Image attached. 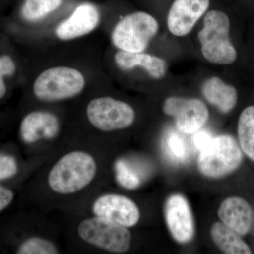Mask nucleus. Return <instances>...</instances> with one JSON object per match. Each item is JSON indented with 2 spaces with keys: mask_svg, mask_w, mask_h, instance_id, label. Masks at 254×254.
<instances>
[{
  "mask_svg": "<svg viewBox=\"0 0 254 254\" xmlns=\"http://www.w3.org/2000/svg\"><path fill=\"white\" fill-rule=\"evenodd\" d=\"M96 173L97 163L93 155L75 150L55 164L48 175V185L55 193L72 194L88 187Z\"/></svg>",
  "mask_w": 254,
  "mask_h": 254,
  "instance_id": "nucleus-1",
  "label": "nucleus"
},
{
  "mask_svg": "<svg viewBox=\"0 0 254 254\" xmlns=\"http://www.w3.org/2000/svg\"><path fill=\"white\" fill-rule=\"evenodd\" d=\"M230 21L225 13L212 10L205 14L203 27L198 34L205 59L217 64H230L237 53L230 39Z\"/></svg>",
  "mask_w": 254,
  "mask_h": 254,
  "instance_id": "nucleus-2",
  "label": "nucleus"
},
{
  "mask_svg": "<svg viewBox=\"0 0 254 254\" xmlns=\"http://www.w3.org/2000/svg\"><path fill=\"white\" fill-rule=\"evenodd\" d=\"M85 84L81 71L68 66H55L43 71L36 78L33 91L41 101H61L81 93Z\"/></svg>",
  "mask_w": 254,
  "mask_h": 254,
  "instance_id": "nucleus-3",
  "label": "nucleus"
},
{
  "mask_svg": "<svg viewBox=\"0 0 254 254\" xmlns=\"http://www.w3.org/2000/svg\"><path fill=\"white\" fill-rule=\"evenodd\" d=\"M243 159L240 145L230 135L213 137L200 150L198 170L210 178H220L233 173L240 166Z\"/></svg>",
  "mask_w": 254,
  "mask_h": 254,
  "instance_id": "nucleus-4",
  "label": "nucleus"
},
{
  "mask_svg": "<svg viewBox=\"0 0 254 254\" xmlns=\"http://www.w3.org/2000/svg\"><path fill=\"white\" fill-rule=\"evenodd\" d=\"M158 21L148 13L138 11L120 20L112 33L114 46L122 51L143 53L158 33Z\"/></svg>",
  "mask_w": 254,
  "mask_h": 254,
  "instance_id": "nucleus-5",
  "label": "nucleus"
},
{
  "mask_svg": "<svg viewBox=\"0 0 254 254\" xmlns=\"http://www.w3.org/2000/svg\"><path fill=\"white\" fill-rule=\"evenodd\" d=\"M82 240L100 250L123 254L131 247V235L128 227L100 217L85 219L78 225Z\"/></svg>",
  "mask_w": 254,
  "mask_h": 254,
  "instance_id": "nucleus-6",
  "label": "nucleus"
},
{
  "mask_svg": "<svg viewBox=\"0 0 254 254\" xmlns=\"http://www.w3.org/2000/svg\"><path fill=\"white\" fill-rule=\"evenodd\" d=\"M86 113L93 127L106 132L126 128L135 120V112L131 105L110 97L92 100L87 106Z\"/></svg>",
  "mask_w": 254,
  "mask_h": 254,
  "instance_id": "nucleus-7",
  "label": "nucleus"
},
{
  "mask_svg": "<svg viewBox=\"0 0 254 254\" xmlns=\"http://www.w3.org/2000/svg\"><path fill=\"white\" fill-rule=\"evenodd\" d=\"M164 113L173 117L179 131L194 133L201 129L208 121V108L201 100L170 97L163 105Z\"/></svg>",
  "mask_w": 254,
  "mask_h": 254,
  "instance_id": "nucleus-8",
  "label": "nucleus"
},
{
  "mask_svg": "<svg viewBox=\"0 0 254 254\" xmlns=\"http://www.w3.org/2000/svg\"><path fill=\"white\" fill-rule=\"evenodd\" d=\"M165 218L169 231L176 242L187 244L193 238L194 220L190 203L182 194L170 195L165 202Z\"/></svg>",
  "mask_w": 254,
  "mask_h": 254,
  "instance_id": "nucleus-9",
  "label": "nucleus"
},
{
  "mask_svg": "<svg viewBox=\"0 0 254 254\" xmlns=\"http://www.w3.org/2000/svg\"><path fill=\"white\" fill-rule=\"evenodd\" d=\"M95 216L108 219L127 227H133L140 219V211L134 202L125 195L105 194L93 205Z\"/></svg>",
  "mask_w": 254,
  "mask_h": 254,
  "instance_id": "nucleus-10",
  "label": "nucleus"
},
{
  "mask_svg": "<svg viewBox=\"0 0 254 254\" xmlns=\"http://www.w3.org/2000/svg\"><path fill=\"white\" fill-rule=\"evenodd\" d=\"M210 0H175L168 16L169 31L174 36H187L208 9Z\"/></svg>",
  "mask_w": 254,
  "mask_h": 254,
  "instance_id": "nucleus-11",
  "label": "nucleus"
},
{
  "mask_svg": "<svg viewBox=\"0 0 254 254\" xmlns=\"http://www.w3.org/2000/svg\"><path fill=\"white\" fill-rule=\"evenodd\" d=\"M58 117L47 111H33L23 117L19 125V136L23 143L33 144L42 139H53L59 133Z\"/></svg>",
  "mask_w": 254,
  "mask_h": 254,
  "instance_id": "nucleus-12",
  "label": "nucleus"
},
{
  "mask_svg": "<svg viewBox=\"0 0 254 254\" xmlns=\"http://www.w3.org/2000/svg\"><path fill=\"white\" fill-rule=\"evenodd\" d=\"M98 8L91 3H83L76 7L71 16L58 25L56 36L63 41H71L91 33L100 23Z\"/></svg>",
  "mask_w": 254,
  "mask_h": 254,
  "instance_id": "nucleus-13",
  "label": "nucleus"
},
{
  "mask_svg": "<svg viewBox=\"0 0 254 254\" xmlns=\"http://www.w3.org/2000/svg\"><path fill=\"white\" fill-rule=\"evenodd\" d=\"M218 216L225 225L240 236L247 235L252 228V207L247 200L240 197H230L224 200L219 208Z\"/></svg>",
  "mask_w": 254,
  "mask_h": 254,
  "instance_id": "nucleus-14",
  "label": "nucleus"
},
{
  "mask_svg": "<svg viewBox=\"0 0 254 254\" xmlns=\"http://www.w3.org/2000/svg\"><path fill=\"white\" fill-rule=\"evenodd\" d=\"M115 61L118 67L128 71L141 67L148 72L150 77L160 79L166 73V63L158 57L143 53H128L119 51L115 55Z\"/></svg>",
  "mask_w": 254,
  "mask_h": 254,
  "instance_id": "nucleus-15",
  "label": "nucleus"
},
{
  "mask_svg": "<svg viewBox=\"0 0 254 254\" xmlns=\"http://www.w3.org/2000/svg\"><path fill=\"white\" fill-rule=\"evenodd\" d=\"M202 91L207 101L222 113H229L237 104V90L216 76L205 82Z\"/></svg>",
  "mask_w": 254,
  "mask_h": 254,
  "instance_id": "nucleus-16",
  "label": "nucleus"
},
{
  "mask_svg": "<svg viewBox=\"0 0 254 254\" xmlns=\"http://www.w3.org/2000/svg\"><path fill=\"white\" fill-rule=\"evenodd\" d=\"M212 238L217 247L227 254H250L252 250L240 235L225 225L215 222L210 230Z\"/></svg>",
  "mask_w": 254,
  "mask_h": 254,
  "instance_id": "nucleus-17",
  "label": "nucleus"
},
{
  "mask_svg": "<svg viewBox=\"0 0 254 254\" xmlns=\"http://www.w3.org/2000/svg\"><path fill=\"white\" fill-rule=\"evenodd\" d=\"M63 0H24L20 16L28 23L38 22L60 7Z\"/></svg>",
  "mask_w": 254,
  "mask_h": 254,
  "instance_id": "nucleus-18",
  "label": "nucleus"
},
{
  "mask_svg": "<svg viewBox=\"0 0 254 254\" xmlns=\"http://www.w3.org/2000/svg\"><path fill=\"white\" fill-rule=\"evenodd\" d=\"M237 131L240 148L254 162V106L248 107L241 113Z\"/></svg>",
  "mask_w": 254,
  "mask_h": 254,
  "instance_id": "nucleus-19",
  "label": "nucleus"
},
{
  "mask_svg": "<svg viewBox=\"0 0 254 254\" xmlns=\"http://www.w3.org/2000/svg\"><path fill=\"white\" fill-rule=\"evenodd\" d=\"M165 153L169 158L177 163H186L190 156V145L181 133L170 131L163 141Z\"/></svg>",
  "mask_w": 254,
  "mask_h": 254,
  "instance_id": "nucleus-20",
  "label": "nucleus"
},
{
  "mask_svg": "<svg viewBox=\"0 0 254 254\" xmlns=\"http://www.w3.org/2000/svg\"><path fill=\"white\" fill-rule=\"evenodd\" d=\"M18 254H57L58 247L51 241L40 237H32L20 244L16 249Z\"/></svg>",
  "mask_w": 254,
  "mask_h": 254,
  "instance_id": "nucleus-21",
  "label": "nucleus"
},
{
  "mask_svg": "<svg viewBox=\"0 0 254 254\" xmlns=\"http://www.w3.org/2000/svg\"><path fill=\"white\" fill-rule=\"evenodd\" d=\"M17 71V64L12 56L6 53L0 55V101L7 93L6 79L12 77Z\"/></svg>",
  "mask_w": 254,
  "mask_h": 254,
  "instance_id": "nucleus-22",
  "label": "nucleus"
},
{
  "mask_svg": "<svg viewBox=\"0 0 254 254\" xmlns=\"http://www.w3.org/2000/svg\"><path fill=\"white\" fill-rule=\"evenodd\" d=\"M116 172L119 183L125 188L133 190L141 185V178L138 174L132 170L123 160L117 162Z\"/></svg>",
  "mask_w": 254,
  "mask_h": 254,
  "instance_id": "nucleus-23",
  "label": "nucleus"
},
{
  "mask_svg": "<svg viewBox=\"0 0 254 254\" xmlns=\"http://www.w3.org/2000/svg\"><path fill=\"white\" fill-rule=\"evenodd\" d=\"M19 165L14 155L0 151V182L16 176Z\"/></svg>",
  "mask_w": 254,
  "mask_h": 254,
  "instance_id": "nucleus-24",
  "label": "nucleus"
},
{
  "mask_svg": "<svg viewBox=\"0 0 254 254\" xmlns=\"http://www.w3.org/2000/svg\"><path fill=\"white\" fill-rule=\"evenodd\" d=\"M14 196V191L11 189L0 184V213L11 204Z\"/></svg>",
  "mask_w": 254,
  "mask_h": 254,
  "instance_id": "nucleus-25",
  "label": "nucleus"
},
{
  "mask_svg": "<svg viewBox=\"0 0 254 254\" xmlns=\"http://www.w3.org/2000/svg\"><path fill=\"white\" fill-rule=\"evenodd\" d=\"M193 136L192 138V142L197 149L199 150L203 149V148L208 144L209 142L211 141L213 138L210 132L205 131V130H198V131L193 133Z\"/></svg>",
  "mask_w": 254,
  "mask_h": 254,
  "instance_id": "nucleus-26",
  "label": "nucleus"
}]
</instances>
